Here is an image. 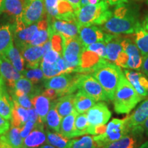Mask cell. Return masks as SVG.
Returning <instances> with one entry per match:
<instances>
[{
  "mask_svg": "<svg viewBox=\"0 0 148 148\" xmlns=\"http://www.w3.org/2000/svg\"><path fill=\"white\" fill-rule=\"evenodd\" d=\"M12 100H13V109L12 112V118L10 120L11 124L12 126L21 128L29 120L28 110L20 106L17 101L14 99Z\"/></svg>",
  "mask_w": 148,
  "mask_h": 148,
  "instance_id": "obj_28",
  "label": "cell"
},
{
  "mask_svg": "<svg viewBox=\"0 0 148 148\" xmlns=\"http://www.w3.org/2000/svg\"><path fill=\"white\" fill-rule=\"evenodd\" d=\"M80 73L76 72L62 73L47 79L44 82L45 88H52L57 92L58 97L73 93L77 90V81Z\"/></svg>",
  "mask_w": 148,
  "mask_h": 148,
  "instance_id": "obj_6",
  "label": "cell"
},
{
  "mask_svg": "<svg viewBox=\"0 0 148 148\" xmlns=\"http://www.w3.org/2000/svg\"><path fill=\"white\" fill-rule=\"evenodd\" d=\"M141 128L144 134H145L147 136H148V118L145 120V121L144 122L143 124L142 125Z\"/></svg>",
  "mask_w": 148,
  "mask_h": 148,
  "instance_id": "obj_54",
  "label": "cell"
},
{
  "mask_svg": "<svg viewBox=\"0 0 148 148\" xmlns=\"http://www.w3.org/2000/svg\"><path fill=\"white\" fill-rule=\"evenodd\" d=\"M61 120H62V117L59 115L56 108L55 100L52 101L51 103V106L49 112L46 116L45 123L47 124L48 128L56 132L59 133Z\"/></svg>",
  "mask_w": 148,
  "mask_h": 148,
  "instance_id": "obj_34",
  "label": "cell"
},
{
  "mask_svg": "<svg viewBox=\"0 0 148 148\" xmlns=\"http://www.w3.org/2000/svg\"><path fill=\"white\" fill-rule=\"evenodd\" d=\"M13 44V24L7 23L0 26V57L5 56Z\"/></svg>",
  "mask_w": 148,
  "mask_h": 148,
  "instance_id": "obj_23",
  "label": "cell"
},
{
  "mask_svg": "<svg viewBox=\"0 0 148 148\" xmlns=\"http://www.w3.org/2000/svg\"><path fill=\"white\" fill-rule=\"evenodd\" d=\"M44 0H24L21 20L25 26L36 23L45 16Z\"/></svg>",
  "mask_w": 148,
  "mask_h": 148,
  "instance_id": "obj_11",
  "label": "cell"
},
{
  "mask_svg": "<svg viewBox=\"0 0 148 148\" xmlns=\"http://www.w3.org/2000/svg\"><path fill=\"white\" fill-rule=\"evenodd\" d=\"M141 26L137 6L127 2L116 5L112 15L101 28L108 34L120 35L134 34Z\"/></svg>",
  "mask_w": 148,
  "mask_h": 148,
  "instance_id": "obj_1",
  "label": "cell"
},
{
  "mask_svg": "<svg viewBox=\"0 0 148 148\" xmlns=\"http://www.w3.org/2000/svg\"><path fill=\"white\" fill-rule=\"evenodd\" d=\"M22 75L27 79H29L34 84H37L38 83L41 82L45 79L41 68L39 66L36 68H27L24 69L21 73Z\"/></svg>",
  "mask_w": 148,
  "mask_h": 148,
  "instance_id": "obj_39",
  "label": "cell"
},
{
  "mask_svg": "<svg viewBox=\"0 0 148 148\" xmlns=\"http://www.w3.org/2000/svg\"><path fill=\"white\" fill-rule=\"evenodd\" d=\"M33 107L39 116L40 121L45 123L46 116L49 112L51 106V100L43 94H38L31 99Z\"/></svg>",
  "mask_w": 148,
  "mask_h": 148,
  "instance_id": "obj_25",
  "label": "cell"
},
{
  "mask_svg": "<svg viewBox=\"0 0 148 148\" xmlns=\"http://www.w3.org/2000/svg\"><path fill=\"white\" fill-rule=\"evenodd\" d=\"M75 94L71 93L61 96L58 99H56V108L58 111L59 115L61 117H64L72 113L74 108V99Z\"/></svg>",
  "mask_w": 148,
  "mask_h": 148,
  "instance_id": "obj_26",
  "label": "cell"
},
{
  "mask_svg": "<svg viewBox=\"0 0 148 148\" xmlns=\"http://www.w3.org/2000/svg\"><path fill=\"white\" fill-rule=\"evenodd\" d=\"M4 83H5V81H4V79H3L2 77L0 76V90H1V86H2V85L4 84Z\"/></svg>",
  "mask_w": 148,
  "mask_h": 148,
  "instance_id": "obj_60",
  "label": "cell"
},
{
  "mask_svg": "<svg viewBox=\"0 0 148 148\" xmlns=\"http://www.w3.org/2000/svg\"><path fill=\"white\" fill-rule=\"evenodd\" d=\"M88 122L86 112L77 114L74 123V132L75 137L88 134Z\"/></svg>",
  "mask_w": 148,
  "mask_h": 148,
  "instance_id": "obj_38",
  "label": "cell"
},
{
  "mask_svg": "<svg viewBox=\"0 0 148 148\" xmlns=\"http://www.w3.org/2000/svg\"><path fill=\"white\" fill-rule=\"evenodd\" d=\"M105 60L97 53L84 48L80 56L77 73H92L97 66Z\"/></svg>",
  "mask_w": 148,
  "mask_h": 148,
  "instance_id": "obj_19",
  "label": "cell"
},
{
  "mask_svg": "<svg viewBox=\"0 0 148 148\" xmlns=\"http://www.w3.org/2000/svg\"><path fill=\"white\" fill-rule=\"evenodd\" d=\"M0 142L8 148H23V138L20 135V128L12 125L8 132L0 136Z\"/></svg>",
  "mask_w": 148,
  "mask_h": 148,
  "instance_id": "obj_22",
  "label": "cell"
},
{
  "mask_svg": "<svg viewBox=\"0 0 148 148\" xmlns=\"http://www.w3.org/2000/svg\"><path fill=\"white\" fill-rule=\"evenodd\" d=\"M13 90H19L27 94L31 99L41 92V88L39 86L34 84L27 78H25L23 76L16 81Z\"/></svg>",
  "mask_w": 148,
  "mask_h": 148,
  "instance_id": "obj_29",
  "label": "cell"
},
{
  "mask_svg": "<svg viewBox=\"0 0 148 148\" xmlns=\"http://www.w3.org/2000/svg\"><path fill=\"white\" fill-rule=\"evenodd\" d=\"M148 118V99L143 101L131 115H129L128 124L130 131L134 134H143L141 126Z\"/></svg>",
  "mask_w": 148,
  "mask_h": 148,
  "instance_id": "obj_16",
  "label": "cell"
},
{
  "mask_svg": "<svg viewBox=\"0 0 148 148\" xmlns=\"http://www.w3.org/2000/svg\"><path fill=\"white\" fill-rule=\"evenodd\" d=\"M70 148H97V147L93 136L86 135L80 138L72 139Z\"/></svg>",
  "mask_w": 148,
  "mask_h": 148,
  "instance_id": "obj_41",
  "label": "cell"
},
{
  "mask_svg": "<svg viewBox=\"0 0 148 148\" xmlns=\"http://www.w3.org/2000/svg\"><path fill=\"white\" fill-rule=\"evenodd\" d=\"M5 56L10 61L11 63L12 64L14 67L18 70L20 73H22L24 69V60L23 56L20 51L17 49V47H15L13 44L10 46L8 50L7 51Z\"/></svg>",
  "mask_w": 148,
  "mask_h": 148,
  "instance_id": "obj_36",
  "label": "cell"
},
{
  "mask_svg": "<svg viewBox=\"0 0 148 148\" xmlns=\"http://www.w3.org/2000/svg\"><path fill=\"white\" fill-rule=\"evenodd\" d=\"M134 36V42L143 58L148 55V32L141 26L135 32Z\"/></svg>",
  "mask_w": 148,
  "mask_h": 148,
  "instance_id": "obj_37",
  "label": "cell"
},
{
  "mask_svg": "<svg viewBox=\"0 0 148 148\" xmlns=\"http://www.w3.org/2000/svg\"><path fill=\"white\" fill-rule=\"evenodd\" d=\"M122 73L121 67L105 60L97 66L92 75L102 86L109 100L112 101Z\"/></svg>",
  "mask_w": 148,
  "mask_h": 148,
  "instance_id": "obj_3",
  "label": "cell"
},
{
  "mask_svg": "<svg viewBox=\"0 0 148 148\" xmlns=\"http://www.w3.org/2000/svg\"><path fill=\"white\" fill-rule=\"evenodd\" d=\"M95 99L90 97L82 90H78L75 95L74 99V108L78 114L85 113L95 104Z\"/></svg>",
  "mask_w": 148,
  "mask_h": 148,
  "instance_id": "obj_27",
  "label": "cell"
},
{
  "mask_svg": "<svg viewBox=\"0 0 148 148\" xmlns=\"http://www.w3.org/2000/svg\"><path fill=\"white\" fill-rule=\"evenodd\" d=\"M48 28L50 37L53 33H56L64 38L78 36L79 25L76 21H64L51 17L47 14Z\"/></svg>",
  "mask_w": 148,
  "mask_h": 148,
  "instance_id": "obj_13",
  "label": "cell"
},
{
  "mask_svg": "<svg viewBox=\"0 0 148 148\" xmlns=\"http://www.w3.org/2000/svg\"><path fill=\"white\" fill-rule=\"evenodd\" d=\"M28 114H29V120L28 121H32L33 123H34L35 124H36L37 123L40 121L39 116L37 113V112L35 110L34 108H32L28 109Z\"/></svg>",
  "mask_w": 148,
  "mask_h": 148,
  "instance_id": "obj_50",
  "label": "cell"
},
{
  "mask_svg": "<svg viewBox=\"0 0 148 148\" xmlns=\"http://www.w3.org/2000/svg\"><path fill=\"white\" fill-rule=\"evenodd\" d=\"M85 49L88 50L94 51L97 53L101 58L106 60V44L104 42H97L95 43L90 44L87 47H85Z\"/></svg>",
  "mask_w": 148,
  "mask_h": 148,
  "instance_id": "obj_43",
  "label": "cell"
},
{
  "mask_svg": "<svg viewBox=\"0 0 148 148\" xmlns=\"http://www.w3.org/2000/svg\"><path fill=\"white\" fill-rule=\"evenodd\" d=\"M23 6L24 0H3V12L14 21L21 17Z\"/></svg>",
  "mask_w": 148,
  "mask_h": 148,
  "instance_id": "obj_32",
  "label": "cell"
},
{
  "mask_svg": "<svg viewBox=\"0 0 148 148\" xmlns=\"http://www.w3.org/2000/svg\"><path fill=\"white\" fill-rule=\"evenodd\" d=\"M10 91L12 99L17 101V103L20 106L26 109L32 108V103L31 101V98L29 97V95L17 90H12Z\"/></svg>",
  "mask_w": 148,
  "mask_h": 148,
  "instance_id": "obj_40",
  "label": "cell"
},
{
  "mask_svg": "<svg viewBox=\"0 0 148 148\" xmlns=\"http://www.w3.org/2000/svg\"><path fill=\"white\" fill-rule=\"evenodd\" d=\"M138 148H148V140H147V141L145 142V143L142 144V145H140Z\"/></svg>",
  "mask_w": 148,
  "mask_h": 148,
  "instance_id": "obj_58",
  "label": "cell"
},
{
  "mask_svg": "<svg viewBox=\"0 0 148 148\" xmlns=\"http://www.w3.org/2000/svg\"><path fill=\"white\" fill-rule=\"evenodd\" d=\"M77 114L78 113L76 111L74 110L69 115L62 117L61 120L59 134L69 139L75 137V132H74V123Z\"/></svg>",
  "mask_w": 148,
  "mask_h": 148,
  "instance_id": "obj_30",
  "label": "cell"
},
{
  "mask_svg": "<svg viewBox=\"0 0 148 148\" xmlns=\"http://www.w3.org/2000/svg\"><path fill=\"white\" fill-rule=\"evenodd\" d=\"M64 38L62 56L67 63L69 73H77L79 60L84 50V45L79 36Z\"/></svg>",
  "mask_w": 148,
  "mask_h": 148,
  "instance_id": "obj_7",
  "label": "cell"
},
{
  "mask_svg": "<svg viewBox=\"0 0 148 148\" xmlns=\"http://www.w3.org/2000/svg\"><path fill=\"white\" fill-rule=\"evenodd\" d=\"M37 148H41V147H37Z\"/></svg>",
  "mask_w": 148,
  "mask_h": 148,
  "instance_id": "obj_64",
  "label": "cell"
},
{
  "mask_svg": "<svg viewBox=\"0 0 148 148\" xmlns=\"http://www.w3.org/2000/svg\"><path fill=\"white\" fill-rule=\"evenodd\" d=\"M66 1L73 7L75 12L81 8V0H66Z\"/></svg>",
  "mask_w": 148,
  "mask_h": 148,
  "instance_id": "obj_52",
  "label": "cell"
},
{
  "mask_svg": "<svg viewBox=\"0 0 148 148\" xmlns=\"http://www.w3.org/2000/svg\"><path fill=\"white\" fill-rule=\"evenodd\" d=\"M88 122V134H93L96 127L106 125L110 120L112 113L106 103L102 101L96 103L86 112Z\"/></svg>",
  "mask_w": 148,
  "mask_h": 148,
  "instance_id": "obj_10",
  "label": "cell"
},
{
  "mask_svg": "<svg viewBox=\"0 0 148 148\" xmlns=\"http://www.w3.org/2000/svg\"><path fill=\"white\" fill-rule=\"evenodd\" d=\"M99 2V0H88V4H97V3Z\"/></svg>",
  "mask_w": 148,
  "mask_h": 148,
  "instance_id": "obj_57",
  "label": "cell"
},
{
  "mask_svg": "<svg viewBox=\"0 0 148 148\" xmlns=\"http://www.w3.org/2000/svg\"><path fill=\"white\" fill-rule=\"evenodd\" d=\"M0 148H8V147H7V146H5L3 143L0 142Z\"/></svg>",
  "mask_w": 148,
  "mask_h": 148,
  "instance_id": "obj_62",
  "label": "cell"
},
{
  "mask_svg": "<svg viewBox=\"0 0 148 148\" xmlns=\"http://www.w3.org/2000/svg\"><path fill=\"white\" fill-rule=\"evenodd\" d=\"M140 136V135L130 132L102 148H137Z\"/></svg>",
  "mask_w": 148,
  "mask_h": 148,
  "instance_id": "obj_31",
  "label": "cell"
},
{
  "mask_svg": "<svg viewBox=\"0 0 148 148\" xmlns=\"http://www.w3.org/2000/svg\"><path fill=\"white\" fill-rule=\"evenodd\" d=\"M0 76L10 87V90L14 89V83L23 76L12 65L10 61L5 56L0 57Z\"/></svg>",
  "mask_w": 148,
  "mask_h": 148,
  "instance_id": "obj_18",
  "label": "cell"
},
{
  "mask_svg": "<svg viewBox=\"0 0 148 148\" xmlns=\"http://www.w3.org/2000/svg\"><path fill=\"white\" fill-rule=\"evenodd\" d=\"M47 136V143L56 148H70L72 139L64 137L58 132H52L51 131H45Z\"/></svg>",
  "mask_w": 148,
  "mask_h": 148,
  "instance_id": "obj_35",
  "label": "cell"
},
{
  "mask_svg": "<svg viewBox=\"0 0 148 148\" xmlns=\"http://www.w3.org/2000/svg\"><path fill=\"white\" fill-rule=\"evenodd\" d=\"M41 148H56V147H53V146H52V145H49V144H47V145H42V146H41Z\"/></svg>",
  "mask_w": 148,
  "mask_h": 148,
  "instance_id": "obj_59",
  "label": "cell"
},
{
  "mask_svg": "<svg viewBox=\"0 0 148 148\" xmlns=\"http://www.w3.org/2000/svg\"><path fill=\"white\" fill-rule=\"evenodd\" d=\"M101 1H106L110 5H117L121 3H127L130 1L132 0H101Z\"/></svg>",
  "mask_w": 148,
  "mask_h": 148,
  "instance_id": "obj_53",
  "label": "cell"
},
{
  "mask_svg": "<svg viewBox=\"0 0 148 148\" xmlns=\"http://www.w3.org/2000/svg\"><path fill=\"white\" fill-rule=\"evenodd\" d=\"M106 1H101L97 4L83 5L75 12L76 21L81 25H102L112 15Z\"/></svg>",
  "mask_w": 148,
  "mask_h": 148,
  "instance_id": "obj_4",
  "label": "cell"
},
{
  "mask_svg": "<svg viewBox=\"0 0 148 148\" xmlns=\"http://www.w3.org/2000/svg\"><path fill=\"white\" fill-rule=\"evenodd\" d=\"M147 4H148V0H147Z\"/></svg>",
  "mask_w": 148,
  "mask_h": 148,
  "instance_id": "obj_63",
  "label": "cell"
},
{
  "mask_svg": "<svg viewBox=\"0 0 148 148\" xmlns=\"http://www.w3.org/2000/svg\"><path fill=\"white\" fill-rule=\"evenodd\" d=\"M26 61V67L36 68L39 66L44 53L42 45H27L20 51Z\"/></svg>",
  "mask_w": 148,
  "mask_h": 148,
  "instance_id": "obj_21",
  "label": "cell"
},
{
  "mask_svg": "<svg viewBox=\"0 0 148 148\" xmlns=\"http://www.w3.org/2000/svg\"><path fill=\"white\" fill-rule=\"evenodd\" d=\"M142 26L145 30H147L148 32V14L146 15V16L144 18L143 21L142 22Z\"/></svg>",
  "mask_w": 148,
  "mask_h": 148,
  "instance_id": "obj_55",
  "label": "cell"
},
{
  "mask_svg": "<svg viewBox=\"0 0 148 148\" xmlns=\"http://www.w3.org/2000/svg\"><path fill=\"white\" fill-rule=\"evenodd\" d=\"M125 77L142 99L148 97V78L145 74L133 70H123Z\"/></svg>",
  "mask_w": 148,
  "mask_h": 148,
  "instance_id": "obj_17",
  "label": "cell"
},
{
  "mask_svg": "<svg viewBox=\"0 0 148 148\" xmlns=\"http://www.w3.org/2000/svg\"><path fill=\"white\" fill-rule=\"evenodd\" d=\"M47 143V136L43 123L38 122L28 136L23 139V148H37Z\"/></svg>",
  "mask_w": 148,
  "mask_h": 148,
  "instance_id": "obj_20",
  "label": "cell"
},
{
  "mask_svg": "<svg viewBox=\"0 0 148 148\" xmlns=\"http://www.w3.org/2000/svg\"><path fill=\"white\" fill-rule=\"evenodd\" d=\"M121 45L128 58L127 69L139 71L143 62V56L136 43L130 38H124L121 40Z\"/></svg>",
  "mask_w": 148,
  "mask_h": 148,
  "instance_id": "obj_15",
  "label": "cell"
},
{
  "mask_svg": "<svg viewBox=\"0 0 148 148\" xmlns=\"http://www.w3.org/2000/svg\"><path fill=\"white\" fill-rule=\"evenodd\" d=\"M3 12V0H0V14Z\"/></svg>",
  "mask_w": 148,
  "mask_h": 148,
  "instance_id": "obj_56",
  "label": "cell"
},
{
  "mask_svg": "<svg viewBox=\"0 0 148 148\" xmlns=\"http://www.w3.org/2000/svg\"><path fill=\"white\" fill-rule=\"evenodd\" d=\"M40 67H41L42 71L43 72L45 79H49L50 77L61 74L60 72L58 69V68H57L56 62L54 64H50L43 60H41V62H40Z\"/></svg>",
  "mask_w": 148,
  "mask_h": 148,
  "instance_id": "obj_42",
  "label": "cell"
},
{
  "mask_svg": "<svg viewBox=\"0 0 148 148\" xmlns=\"http://www.w3.org/2000/svg\"><path fill=\"white\" fill-rule=\"evenodd\" d=\"M77 89L82 90L96 101H110L101 84L90 74L80 73L77 81Z\"/></svg>",
  "mask_w": 148,
  "mask_h": 148,
  "instance_id": "obj_9",
  "label": "cell"
},
{
  "mask_svg": "<svg viewBox=\"0 0 148 148\" xmlns=\"http://www.w3.org/2000/svg\"><path fill=\"white\" fill-rule=\"evenodd\" d=\"M142 99L123 72L112 100L114 111L117 114H128Z\"/></svg>",
  "mask_w": 148,
  "mask_h": 148,
  "instance_id": "obj_2",
  "label": "cell"
},
{
  "mask_svg": "<svg viewBox=\"0 0 148 148\" xmlns=\"http://www.w3.org/2000/svg\"><path fill=\"white\" fill-rule=\"evenodd\" d=\"M50 40L52 45V49L62 56L63 52V42L64 38L62 35L53 33L50 37Z\"/></svg>",
  "mask_w": 148,
  "mask_h": 148,
  "instance_id": "obj_44",
  "label": "cell"
},
{
  "mask_svg": "<svg viewBox=\"0 0 148 148\" xmlns=\"http://www.w3.org/2000/svg\"><path fill=\"white\" fill-rule=\"evenodd\" d=\"M35 125L34 123H33L31 121H27L25 124L23 125V126L20 128V135L22 138H25L26 136H28L32 131L34 130Z\"/></svg>",
  "mask_w": 148,
  "mask_h": 148,
  "instance_id": "obj_47",
  "label": "cell"
},
{
  "mask_svg": "<svg viewBox=\"0 0 148 148\" xmlns=\"http://www.w3.org/2000/svg\"><path fill=\"white\" fill-rule=\"evenodd\" d=\"M42 93L47 98H49L51 101H54L56 99H57V98H58L57 92L55 90L52 89V88H45L42 92Z\"/></svg>",
  "mask_w": 148,
  "mask_h": 148,
  "instance_id": "obj_49",
  "label": "cell"
},
{
  "mask_svg": "<svg viewBox=\"0 0 148 148\" xmlns=\"http://www.w3.org/2000/svg\"><path fill=\"white\" fill-rule=\"evenodd\" d=\"M60 56L62 55L60 54L58 51H55L54 49H51L43 55L42 60L45 61L46 62H48V63L54 64L55 62L58 60V59L59 58V57H60Z\"/></svg>",
  "mask_w": 148,
  "mask_h": 148,
  "instance_id": "obj_46",
  "label": "cell"
},
{
  "mask_svg": "<svg viewBox=\"0 0 148 148\" xmlns=\"http://www.w3.org/2000/svg\"><path fill=\"white\" fill-rule=\"evenodd\" d=\"M13 40L16 47L21 51L36 37L38 32V23L25 26L21 21V17L16 18L13 23Z\"/></svg>",
  "mask_w": 148,
  "mask_h": 148,
  "instance_id": "obj_8",
  "label": "cell"
},
{
  "mask_svg": "<svg viewBox=\"0 0 148 148\" xmlns=\"http://www.w3.org/2000/svg\"><path fill=\"white\" fill-rule=\"evenodd\" d=\"M129 116L123 119H113L106 125L103 134L93 136L97 148H102L131 132L128 124Z\"/></svg>",
  "mask_w": 148,
  "mask_h": 148,
  "instance_id": "obj_5",
  "label": "cell"
},
{
  "mask_svg": "<svg viewBox=\"0 0 148 148\" xmlns=\"http://www.w3.org/2000/svg\"><path fill=\"white\" fill-rule=\"evenodd\" d=\"M13 109V100L9 95L6 84L4 83L0 90V114L7 120H11Z\"/></svg>",
  "mask_w": 148,
  "mask_h": 148,
  "instance_id": "obj_24",
  "label": "cell"
},
{
  "mask_svg": "<svg viewBox=\"0 0 148 148\" xmlns=\"http://www.w3.org/2000/svg\"><path fill=\"white\" fill-rule=\"evenodd\" d=\"M38 32L34 40L30 42V45H42L48 40L50 39L49 28H48L47 16L46 18H42L41 21L38 22Z\"/></svg>",
  "mask_w": 148,
  "mask_h": 148,
  "instance_id": "obj_33",
  "label": "cell"
},
{
  "mask_svg": "<svg viewBox=\"0 0 148 148\" xmlns=\"http://www.w3.org/2000/svg\"><path fill=\"white\" fill-rule=\"evenodd\" d=\"M140 70L143 74H145L148 77V55L143 58V62H142Z\"/></svg>",
  "mask_w": 148,
  "mask_h": 148,
  "instance_id": "obj_51",
  "label": "cell"
},
{
  "mask_svg": "<svg viewBox=\"0 0 148 148\" xmlns=\"http://www.w3.org/2000/svg\"><path fill=\"white\" fill-rule=\"evenodd\" d=\"M113 35L106 33L101 27L96 25H81L79 29V38L84 47L97 42H106L111 39Z\"/></svg>",
  "mask_w": 148,
  "mask_h": 148,
  "instance_id": "obj_14",
  "label": "cell"
},
{
  "mask_svg": "<svg viewBox=\"0 0 148 148\" xmlns=\"http://www.w3.org/2000/svg\"><path fill=\"white\" fill-rule=\"evenodd\" d=\"M10 123L8 121V120L4 119L0 114V136L8 132V130L10 129Z\"/></svg>",
  "mask_w": 148,
  "mask_h": 148,
  "instance_id": "obj_48",
  "label": "cell"
},
{
  "mask_svg": "<svg viewBox=\"0 0 148 148\" xmlns=\"http://www.w3.org/2000/svg\"><path fill=\"white\" fill-rule=\"evenodd\" d=\"M88 4V0H81V7Z\"/></svg>",
  "mask_w": 148,
  "mask_h": 148,
  "instance_id": "obj_61",
  "label": "cell"
},
{
  "mask_svg": "<svg viewBox=\"0 0 148 148\" xmlns=\"http://www.w3.org/2000/svg\"><path fill=\"white\" fill-rule=\"evenodd\" d=\"M45 10L47 14L51 17L56 18L58 14V3L59 0H44Z\"/></svg>",
  "mask_w": 148,
  "mask_h": 148,
  "instance_id": "obj_45",
  "label": "cell"
},
{
  "mask_svg": "<svg viewBox=\"0 0 148 148\" xmlns=\"http://www.w3.org/2000/svg\"><path fill=\"white\" fill-rule=\"evenodd\" d=\"M121 38L113 35L106 42V60L122 68H126L128 58L121 45Z\"/></svg>",
  "mask_w": 148,
  "mask_h": 148,
  "instance_id": "obj_12",
  "label": "cell"
}]
</instances>
